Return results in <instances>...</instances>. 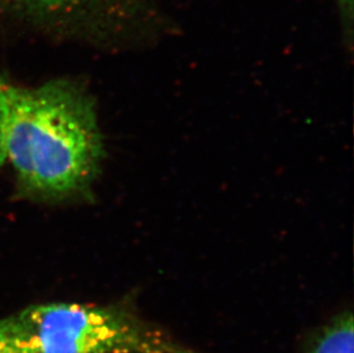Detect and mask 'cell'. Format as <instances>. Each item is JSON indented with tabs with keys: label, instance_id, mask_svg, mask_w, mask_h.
Masks as SVG:
<instances>
[{
	"label": "cell",
	"instance_id": "cell-1",
	"mask_svg": "<svg viewBox=\"0 0 354 353\" xmlns=\"http://www.w3.org/2000/svg\"><path fill=\"white\" fill-rule=\"evenodd\" d=\"M17 195L39 203L87 200L104 157L97 107L77 80L14 85L3 134Z\"/></svg>",
	"mask_w": 354,
	"mask_h": 353
},
{
	"label": "cell",
	"instance_id": "cell-2",
	"mask_svg": "<svg viewBox=\"0 0 354 353\" xmlns=\"http://www.w3.org/2000/svg\"><path fill=\"white\" fill-rule=\"evenodd\" d=\"M0 353H202L124 305L35 304L0 319Z\"/></svg>",
	"mask_w": 354,
	"mask_h": 353
},
{
	"label": "cell",
	"instance_id": "cell-3",
	"mask_svg": "<svg viewBox=\"0 0 354 353\" xmlns=\"http://www.w3.org/2000/svg\"><path fill=\"white\" fill-rule=\"evenodd\" d=\"M169 0H0V21L52 39L125 48L172 30Z\"/></svg>",
	"mask_w": 354,
	"mask_h": 353
},
{
	"label": "cell",
	"instance_id": "cell-4",
	"mask_svg": "<svg viewBox=\"0 0 354 353\" xmlns=\"http://www.w3.org/2000/svg\"><path fill=\"white\" fill-rule=\"evenodd\" d=\"M310 353H354V323L351 312L338 314L317 334Z\"/></svg>",
	"mask_w": 354,
	"mask_h": 353
},
{
	"label": "cell",
	"instance_id": "cell-5",
	"mask_svg": "<svg viewBox=\"0 0 354 353\" xmlns=\"http://www.w3.org/2000/svg\"><path fill=\"white\" fill-rule=\"evenodd\" d=\"M345 44L351 47L354 30V0H333Z\"/></svg>",
	"mask_w": 354,
	"mask_h": 353
},
{
	"label": "cell",
	"instance_id": "cell-6",
	"mask_svg": "<svg viewBox=\"0 0 354 353\" xmlns=\"http://www.w3.org/2000/svg\"><path fill=\"white\" fill-rule=\"evenodd\" d=\"M14 85L3 77L0 76V168L5 164V153H3V134L6 124L8 105H10V94Z\"/></svg>",
	"mask_w": 354,
	"mask_h": 353
}]
</instances>
